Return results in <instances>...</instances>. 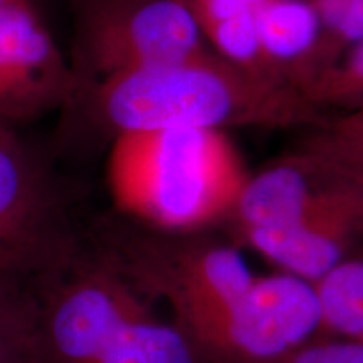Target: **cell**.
<instances>
[{
  "label": "cell",
  "instance_id": "cell-1",
  "mask_svg": "<svg viewBox=\"0 0 363 363\" xmlns=\"http://www.w3.org/2000/svg\"><path fill=\"white\" fill-rule=\"evenodd\" d=\"M43 363H206L101 242L39 278Z\"/></svg>",
  "mask_w": 363,
  "mask_h": 363
},
{
  "label": "cell",
  "instance_id": "cell-2",
  "mask_svg": "<svg viewBox=\"0 0 363 363\" xmlns=\"http://www.w3.org/2000/svg\"><path fill=\"white\" fill-rule=\"evenodd\" d=\"M229 222L281 271L316 283L363 254V172L301 145L249 175Z\"/></svg>",
  "mask_w": 363,
  "mask_h": 363
},
{
  "label": "cell",
  "instance_id": "cell-3",
  "mask_svg": "<svg viewBox=\"0 0 363 363\" xmlns=\"http://www.w3.org/2000/svg\"><path fill=\"white\" fill-rule=\"evenodd\" d=\"M86 96L113 138L158 130H288L325 120L301 93L256 78L212 49L116 76Z\"/></svg>",
  "mask_w": 363,
  "mask_h": 363
},
{
  "label": "cell",
  "instance_id": "cell-4",
  "mask_svg": "<svg viewBox=\"0 0 363 363\" xmlns=\"http://www.w3.org/2000/svg\"><path fill=\"white\" fill-rule=\"evenodd\" d=\"M249 179L224 131L158 130L113 138L106 180L118 212L167 234L229 220Z\"/></svg>",
  "mask_w": 363,
  "mask_h": 363
},
{
  "label": "cell",
  "instance_id": "cell-5",
  "mask_svg": "<svg viewBox=\"0 0 363 363\" xmlns=\"http://www.w3.org/2000/svg\"><path fill=\"white\" fill-rule=\"evenodd\" d=\"M211 51L179 0H81L76 19L74 99L104 81Z\"/></svg>",
  "mask_w": 363,
  "mask_h": 363
},
{
  "label": "cell",
  "instance_id": "cell-6",
  "mask_svg": "<svg viewBox=\"0 0 363 363\" xmlns=\"http://www.w3.org/2000/svg\"><path fill=\"white\" fill-rule=\"evenodd\" d=\"M81 240L51 174L0 121V274L40 278Z\"/></svg>",
  "mask_w": 363,
  "mask_h": 363
},
{
  "label": "cell",
  "instance_id": "cell-7",
  "mask_svg": "<svg viewBox=\"0 0 363 363\" xmlns=\"http://www.w3.org/2000/svg\"><path fill=\"white\" fill-rule=\"evenodd\" d=\"M71 66L29 2L0 9V121H26L74 99Z\"/></svg>",
  "mask_w": 363,
  "mask_h": 363
},
{
  "label": "cell",
  "instance_id": "cell-8",
  "mask_svg": "<svg viewBox=\"0 0 363 363\" xmlns=\"http://www.w3.org/2000/svg\"><path fill=\"white\" fill-rule=\"evenodd\" d=\"M254 11L267 79L305 96L320 74L323 27L315 7L308 0H261Z\"/></svg>",
  "mask_w": 363,
  "mask_h": 363
},
{
  "label": "cell",
  "instance_id": "cell-9",
  "mask_svg": "<svg viewBox=\"0 0 363 363\" xmlns=\"http://www.w3.org/2000/svg\"><path fill=\"white\" fill-rule=\"evenodd\" d=\"M39 278L0 274V363H43Z\"/></svg>",
  "mask_w": 363,
  "mask_h": 363
},
{
  "label": "cell",
  "instance_id": "cell-10",
  "mask_svg": "<svg viewBox=\"0 0 363 363\" xmlns=\"http://www.w3.org/2000/svg\"><path fill=\"white\" fill-rule=\"evenodd\" d=\"M313 284L321 308V333L363 345V254Z\"/></svg>",
  "mask_w": 363,
  "mask_h": 363
},
{
  "label": "cell",
  "instance_id": "cell-11",
  "mask_svg": "<svg viewBox=\"0 0 363 363\" xmlns=\"http://www.w3.org/2000/svg\"><path fill=\"white\" fill-rule=\"evenodd\" d=\"M305 98L320 110L335 106L347 111L363 104V39L313 81Z\"/></svg>",
  "mask_w": 363,
  "mask_h": 363
},
{
  "label": "cell",
  "instance_id": "cell-12",
  "mask_svg": "<svg viewBox=\"0 0 363 363\" xmlns=\"http://www.w3.org/2000/svg\"><path fill=\"white\" fill-rule=\"evenodd\" d=\"M308 2L315 7L323 27V40L320 49L321 74L333 66L352 45L363 39V0H308Z\"/></svg>",
  "mask_w": 363,
  "mask_h": 363
},
{
  "label": "cell",
  "instance_id": "cell-13",
  "mask_svg": "<svg viewBox=\"0 0 363 363\" xmlns=\"http://www.w3.org/2000/svg\"><path fill=\"white\" fill-rule=\"evenodd\" d=\"M305 145L363 172V104L321 121Z\"/></svg>",
  "mask_w": 363,
  "mask_h": 363
},
{
  "label": "cell",
  "instance_id": "cell-14",
  "mask_svg": "<svg viewBox=\"0 0 363 363\" xmlns=\"http://www.w3.org/2000/svg\"><path fill=\"white\" fill-rule=\"evenodd\" d=\"M274 363H363V345L333 337H316Z\"/></svg>",
  "mask_w": 363,
  "mask_h": 363
},
{
  "label": "cell",
  "instance_id": "cell-15",
  "mask_svg": "<svg viewBox=\"0 0 363 363\" xmlns=\"http://www.w3.org/2000/svg\"><path fill=\"white\" fill-rule=\"evenodd\" d=\"M192 13L206 39L242 12L256 7L261 0H179Z\"/></svg>",
  "mask_w": 363,
  "mask_h": 363
},
{
  "label": "cell",
  "instance_id": "cell-16",
  "mask_svg": "<svg viewBox=\"0 0 363 363\" xmlns=\"http://www.w3.org/2000/svg\"><path fill=\"white\" fill-rule=\"evenodd\" d=\"M27 0H0V9L7 7V6H13V4H24Z\"/></svg>",
  "mask_w": 363,
  "mask_h": 363
}]
</instances>
